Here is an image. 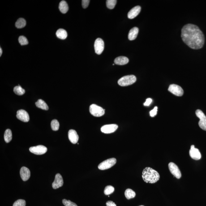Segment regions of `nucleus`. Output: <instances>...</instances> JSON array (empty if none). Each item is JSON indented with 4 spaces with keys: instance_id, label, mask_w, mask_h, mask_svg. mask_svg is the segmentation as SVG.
<instances>
[{
    "instance_id": "nucleus-9",
    "label": "nucleus",
    "mask_w": 206,
    "mask_h": 206,
    "mask_svg": "<svg viewBox=\"0 0 206 206\" xmlns=\"http://www.w3.org/2000/svg\"><path fill=\"white\" fill-rule=\"evenodd\" d=\"M30 152L35 154L41 155L44 154L48 151L47 147L44 145H39L36 146L31 147L30 148Z\"/></svg>"
},
{
    "instance_id": "nucleus-6",
    "label": "nucleus",
    "mask_w": 206,
    "mask_h": 206,
    "mask_svg": "<svg viewBox=\"0 0 206 206\" xmlns=\"http://www.w3.org/2000/svg\"><path fill=\"white\" fill-rule=\"evenodd\" d=\"M195 113L197 117L200 119L199 122V126L203 130L206 131V116L205 115L200 109L197 110Z\"/></svg>"
},
{
    "instance_id": "nucleus-37",
    "label": "nucleus",
    "mask_w": 206,
    "mask_h": 206,
    "mask_svg": "<svg viewBox=\"0 0 206 206\" xmlns=\"http://www.w3.org/2000/svg\"><path fill=\"white\" fill-rule=\"evenodd\" d=\"M2 49H1V48H0V56H1V55H2Z\"/></svg>"
},
{
    "instance_id": "nucleus-11",
    "label": "nucleus",
    "mask_w": 206,
    "mask_h": 206,
    "mask_svg": "<svg viewBox=\"0 0 206 206\" xmlns=\"http://www.w3.org/2000/svg\"><path fill=\"white\" fill-rule=\"evenodd\" d=\"M118 128V126L116 124L104 125L101 128L102 132L105 134H110L114 133Z\"/></svg>"
},
{
    "instance_id": "nucleus-15",
    "label": "nucleus",
    "mask_w": 206,
    "mask_h": 206,
    "mask_svg": "<svg viewBox=\"0 0 206 206\" xmlns=\"http://www.w3.org/2000/svg\"><path fill=\"white\" fill-rule=\"evenodd\" d=\"M69 140L73 144H76L79 140V136L76 131L73 130H69L68 133Z\"/></svg>"
},
{
    "instance_id": "nucleus-33",
    "label": "nucleus",
    "mask_w": 206,
    "mask_h": 206,
    "mask_svg": "<svg viewBox=\"0 0 206 206\" xmlns=\"http://www.w3.org/2000/svg\"><path fill=\"white\" fill-rule=\"evenodd\" d=\"M158 107H155L150 112V115L151 117H153L156 115L157 113Z\"/></svg>"
},
{
    "instance_id": "nucleus-34",
    "label": "nucleus",
    "mask_w": 206,
    "mask_h": 206,
    "mask_svg": "<svg viewBox=\"0 0 206 206\" xmlns=\"http://www.w3.org/2000/svg\"><path fill=\"white\" fill-rule=\"evenodd\" d=\"M90 1L89 0H83L82 1V5L83 8L86 9L88 7Z\"/></svg>"
},
{
    "instance_id": "nucleus-14",
    "label": "nucleus",
    "mask_w": 206,
    "mask_h": 206,
    "mask_svg": "<svg viewBox=\"0 0 206 206\" xmlns=\"http://www.w3.org/2000/svg\"><path fill=\"white\" fill-rule=\"evenodd\" d=\"M63 184V179L61 174L58 173L56 174L55 180L53 182L52 186L53 189H57L62 187Z\"/></svg>"
},
{
    "instance_id": "nucleus-32",
    "label": "nucleus",
    "mask_w": 206,
    "mask_h": 206,
    "mask_svg": "<svg viewBox=\"0 0 206 206\" xmlns=\"http://www.w3.org/2000/svg\"><path fill=\"white\" fill-rule=\"evenodd\" d=\"M62 203L65 206H78L76 203L66 199H63L62 200Z\"/></svg>"
},
{
    "instance_id": "nucleus-36",
    "label": "nucleus",
    "mask_w": 206,
    "mask_h": 206,
    "mask_svg": "<svg viewBox=\"0 0 206 206\" xmlns=\"http://www.w3.org/2000/svg\"><path fill=\"white\" fill-rule=\"evenodd\" d=\"M107 206H117L115 203L112 201H109L106 203Z\"/></svg>"
},
{
    "instance_id": "nucleus-19",
    "label": "nucleus",
    "mask_w": 206,
    "mask_h": 206,
    "mask_svg": "<svg viewBox=\"0 0 206 206\" xmlns=\"http://www.w3.org/2000/svg\"><path fill=\"white\" fill-rule=\"evenodd\" d=\"M138 32H139V29L137 27H134L132 28L128 34V39L130 41H133L135 40L137 37Z\"/></svg>"
},
{
    "instance_id": "nucleus-3",
    "label": "nucleus",
    "mask_w": 206,
    "mask_h": 206,
    "mask_svg": "<svg viewBox=\"0 0 206 206\" xmlns=\"http://www.w3.org/2000/svg\"><path fill=\"white\" fill-rule=\"evenodd\" d=\"M136 81V78L134 75L125 76L119 79L118 84L121 86L131 85Z\"/></svg>"
},
{
    "instance_id": "nucleus-38",
    "label": "nucleus",
    "mask_w": 206,
    "mask_h": 206,
    "mask_svg": "<svg viewBox=\"0 0 206 206\" xmlns=\"http://www.w3.org/2000/svg\"><path fill=\"white\" fill-rule=\"evenodd\" d=\"M143 206V205H140V206Z\"/></svg>"
},
{
    "instance_id": "nucleus-18",
    "label": "nucleus",
    "mask_w": 206,
    "mask_h": 206,
    "mask_svg": "<svg viewBox=\"0 0 206 206\" xmlns=\"http://www.w3.org/2000/svg\"><path fill=\"white\" fill-rule=\"evenodd\" d=\"M129 62L128 58L126 57L120 56L117 57L114 60L115 63L116 64L120 65V66H123L128 63Z\"/></svg>"
},
{
    "instance_id": "nucleus-16",
    "label": "nucleus",
    "mask_w": 206,
    "mask_h": 206,
    "mask_svg": "<svg viewBox=\"0 0 206 206\" xmlns=\"http://www.w3.org/2000/svg\"><path fill=\"white\" fill-rule=\"evenodd\" d=\"M20 174L23 181H27L30 177V171L29 169L26 167H22L20 171Z\"/></svg>"
},
{
    "instance_id": "nucleus-12",
    "label": "nucleus",
    "mask_w": 206,
    "mask_h": 206,
    "mask_svg": "<svg viewBox=\"0 0 206 206\" xmlns=\"http://www.w3.org/2000/svg\"><path fill=\"white\" fill-rule=\"evenodd\" d=\"M17 118L24 122H28L30 120V117L28 113L25 110L20 109L17 113Z\"/></svg>"
},
{
    "instance_id": "nucleus-17",
    "label": "nucleus",
    "mask_w": 206,
    "mask_h": 206,
    "mask_svg": "<svg viewBox=\"0 0 206 206\" xmlns=\"http://www.w3.org/2000/svg\"><path fill=\"white\" fill-rule=\"evenodd\" d=\"M141 10V7L140 6H137L132 9L129 11L127 14V17L129 19H132L137 16L140 13Z\"/></svg>"
},
{
    "instance_id": "nucleus-30",
    "label": "nucleus",
    "mask_w": 206,
    "mask_h": 206,
    "mask_svg": "<svg viewBox=\"0 0 206 206\" xmlns=\"http://www.w3.org/2000/svg\"><path fill=\"white\" fill-rule=\"evenodd\" d=\"M19 44L22 45H27L28 44V40L27 38L24 36H19Z\"/></svg>"
},
{
    "instance_id": "nucleus-22",
    "label": "nucleus",
    "mask_w": 206,
    "mask_h": 206,
    "mask_svg": "<svg viewBox=\"0 0 206 206\" xmlns=\"http://www.w3.org/2000/svg\"><path fill=\"white\" fill-rule=\"evenodd\" d=\"M36 107L40 109L44 110H48L49 109V107L46 103L42 99H39L35 103Z\"/></svg>"
},
{
    "instance_id": "nucleus-5",
    "label": "nucleus",
    "mask_w": 206,
    "mask_h": 206,
    "mask_svg": "<svg viewBox=\"0 0 206 206\" xmlns=\"http://www.w3.org/2000/svg\"><path fill=\"white\" fill-rule=\"evenodd\" d=\"M117 163V160L115 158H111L105 160L100 163L98 166V169L100 170H105L110 169Z\"/></svg>"
},
{
    "instance_id": "nucleus-7",
    "label": "nucleus",
    "mask_w": 206,
    "mask_h": 206,
    "mask_svg": "<svg viewBox=\"0 0 206 206\" xmlns=\"http://www.w3.org/2000/svg\"><path fill=\"white\" fill-rule=\"evenodd\" d=\"M169 91L173 94L177 96H182L184 94L183 89L180 86L175 84H171Z\"/></svg>"
},
{
    "instance_id": "nucleus-10",
    "label": "nucleus",
    "mask_w": 206,
    "mask_h": 206,
    "mask_svg": "<svg viewBox=\"0 0 206 206\" xmlns=\"http://www.w3.org/2000/svg\"><path fill=\"white\" fill-rule=\"evenodd\" d=\"M94 46L95 53L97 54H101L104 50V41L102 39L98 38L95 41Z\"/></svg>"
},
{
    "instance_id": "nucleus-24",
    "label": "nucleus",
    "mask_w": 206,
    "mask_h": 206,
    "mask_svg": "<svg viewBox=\"0 0 206 206\" xmlns=\"http://www.w3.org/2000/svg\"><path fill=\"white\" fill-rule=\"evenodd\" d=\"M125 196L127 199H130L135 197V193L133 190L127 189L125 192Z\"/></svg>"
},
{
    "instance_id": "nucleus-31",
    "label": "nucleus",
    "mask_w": 206,
    "mask_h": 206,
    "mask_svg": "<svg viewBox=\"0 0 206 206\" xmlns=\"http://www.w3.org/2000/svg\"><path fill=\"white\" fill-rule=\"evenodd\" d=\"M26 202L24 200L22 199H19L18 200L13 204V206H25Z\"/></svg>"
},
{
    "instance_id": "nucleus-4",
    "label": "nucleus",
    "mask_w": 206,
    "mask_h": 206,
    "mask_svg": "<svg viewBox=\"0 0 206 206\" xmlns=\"http://www.w3.org/2000/svg\"><path fill=\"white\" fill-rule=\"evenodd\" d=\"M90 113L96 117H100L105 114V109L96 104H92L89 107Z\"/></svg>"
},
{
    "instance_id": "nucleus-29",
    "label": "nucleus",
    "mask_w": 206,
    "mask_h": 206,
    "mask_svg": "<svg viewBox=\"0 0 206 206\" xmlns=\"http://www.w3.org/2000/svg\"><path fill=\"white\" fill-rule=\"evenodd\" d=\"M115 191L114 187L111 186H108L105 187L104 189V194L106 195H109L113 193Z\"/></svg>"
},
{
    "instance_id": "nucleus-2",
    "label": "nucleus",
    "mask_w": 206,
    "mask_h": 206,
    "mask_svg": "<svg viewBox=\"0 0 206 206\" xmlns=\"http://www.w3.org/2000/svg\"><path fill=\"white\" fill-rule=\"evenodd\" d=\"M160 177L158 172L152 168L146 167L143 171L142 178L146 183H156L159 180Z\"/></svg>"
},
{
    "instance_id": "nucleus-13",
    "label": "nucleus",
    "mask_w": 206,
    "mask_h": 206,
    "mask_svg": "<svg viewBox=\"0 0 206 206\" xmlns=\"http://www.w3.org/2000/svg\"><path fill=\"white\" fill-rule=\"evenodd\" d=\"M189 155L194 160H198L201 158V154L200 151L197 148H195L194 145L191 146Z\"/></svg>"
},
{
    "instance_id": "nucleus-28",
    "label": "nucleus",
    "mask_w": 206,
    "mask_h": 206,
    "mask_svg": "<svg viewBox=\"0 0 206 206\" xmlns=\"http://www.w3.org/2000/svg\"><path fill=\"white\" fill-rule=\"evenodd\" d=\"M52 130L53 131H57L59 128V123L56 120H53L51 123Z\"/></svg>"
},
{
    "instance_id": "nucleus-20",
    "label": "nucleus",
    "mask_w": 206,
    "mask_h": 206,
    "mask_svg": "<svg viewBox=\"0 0 206 206\" xmlns=\"http://www.w3.org/2000/svg\"><path fill=\"white\" fill-rule=\"evenodd\" d=\"M59 9L62 14H66L68 10L69 7L67 2L65 1H62L60 2Z\"/></svg>"
},
{
    "instance_id": "nucleus-23",
    "label": "nucleus",
    "mask_w": 206,
    "mask_h": 206,
    "mask_svg": "<svg viewBox=\"0 0 206 206\" xmlns=\"http://www.w3.org/2000/svg\"><path fill=\"white\" fill-rule=\"evenodd\" d=\"M12 133L10 129H7L4 135V139L6 143H9L12 139Z\"/></svg>"
},
{
    "instance_id": "nucleus-1",
    "label": "nucleus",
    "mask_w": 206,
    "mask_h": 206,
    "mask_svg": "<svg viewBox=\"0 0 206 206\" xmlns=\"http://www.w3.org/2000/svg\"><path fill=\"white\" fill-rule=\"evenodd\" d=\"M181 36L185 43L192 49H200L204 45V35L199 27L194 24L185 25L181 31Z\"/></svg>"
},
{
    "instance_id": "nucleus-25",
    "label": "nucleus",
    "mask_w": 206,
    "mask_h": 206,
    "mask_svg": "<svg viewBox=\"0 0 206 206\" xmlns=\"http://www.w3.org/2000/svg\"><path fill=\"white\" fill-rule=\"evenodd\" d=\"M26 25V21L23 18H20L17 20L15 23V26L17 28H24Z\"/></svg>"
},
{
    "instance_id": "nucleus-21",
    "label": "nucleus",
    "mask_w": 206,
    "mask_h": 206,
    "mask_svg": "<svg viewBox=\"0 0 206 206\" xmlns=\"http://www.w3.org/2000/svg\"><path fill=\"white\" fill-rule=\"evenodd\" d=\"M56 35L57 37L61 40H65L67 37V33L63 29H59L57 31Z\"/></svg>"
},
{
    "instance_id": "nucleus-26",
    "label": "nucleus",
    "mask_w": 206,
    "mask_h": 206,
    "mask_svg": "<svg viewBox=\"0 0 206 206\" xmlns=\"http://www.w3.org/2000/svg\"><path fill=\"white\" fill-rule=\"evenodd\" d=\"M14 91L15 94L17 95H19V96H22L25 93V90L23 89L19 85V86H15L14 89Z\"/></svg>"
},
{
    "instance_id": "nucleus-35",
    "label": "nucleus",
    "mask_w": 206,
    "mask_h": 206,
    "mask_svg": "<svg viewBox=\"0 0 206 206\" xmlns=\"http://www.w3.org/2000/svg\"><path fill=\"white\" fill-rule=\"evenodd\" d=\"M152 101V99L151 98L147 99L145 102L144 103V106H148L151 104Z\"/></svg>"
},
{
    "instance_id": "nucleus-27",
    "label": "nucleus",
    "mask_w": 206,
    "mask_h": 206,
    "mask_svg": "<svg viewBox=\"0 0 206 206\" xmlns=\"http://www.w3.org/2000/svg\"><path fill=\"white\" fill-rule=\"evenodd\" d=\"M117 2L116 0H107L106 1L107 6L109 9H112L115 7Z\"/></svg>"
},
{
    "instance_id": "nucleus-8",
    "label": "nucleus",
    "mask_w": 206,
    "mask_h": 206,
    "mask_svg": "<svg viewBox=\"0 0 206 206\" xmlns=\"http://www.w3.org/2000/svg\"><path fill=\"white\" fill-rule=\"evenodd\" d=\"M169 171L171 174L176 178L179 179L181 177V173L179 169L174 163H169Z\"/></svg>"
}]
</instances>
